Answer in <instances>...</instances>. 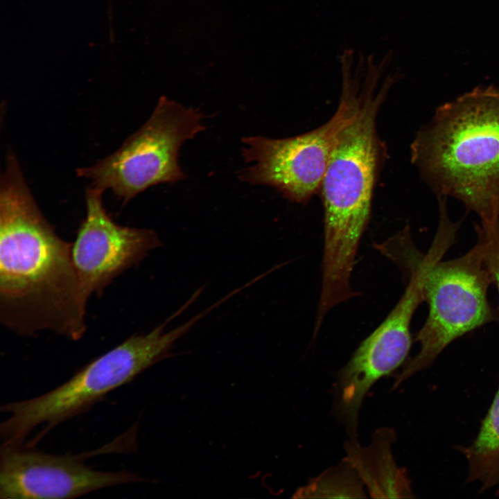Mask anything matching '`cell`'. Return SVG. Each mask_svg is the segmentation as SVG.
<instances>
[{
	"label": "cell",
	"mask_w": 499,
	"mask_h": 499,
	"mask_svg": "<svg viewBox=\"0 0 499 499\" xmlns=\"http://www.w3.org/2000/svg\"><path fill=\"white\" fill-rule=\"evenodd\" d=\"M204 118L199 110L161 96L146 123L117 150L78 168L76 174L123 204L151 186L176 183L186 177L179 164L180 147L206 128Z\"/></svg>",
	"instance_id": "obj_6"
},
{
	"label": "cell",
	"mask_w": 499,
	"mask_h": 499,
	"mask_svg": "<svg viewBox=\"0 0 499 499\" xmlns=\"http://www.w3.org/2000/svg\"><path fill=\"white\" fill-rule=\"evenodd\" d=\"M88 299L72 258L40 209L15 154L0 177V322L17 335L50 331L78 340Z\"/></svg>",
	"instance_id": "obj_1"
},
{
	"label": "cell",
	"mask_w": 499,
	"mask_h": 499,
	"mask_svg": "<svg viewBox=\"0 0 499 499\" xmlns=\"http://www.w3.org/2000/svg\"><path fill=\"white\" fill-rule=\"evenodd\" d=\"M357 91L354 80L344 78L335 113L309 132L281 139L243 138L242 155L252 165L239 173V180L272 186L293 202L310 200L319 192L337 137L352 115Z\"/></svg>",
	"instance_id": "obj_7"
},
{
	"label": "cell",
	"mask_w": 499,
	"mask_h": 499,
	"mask_svg": "<svg viewBox=\"0 0 499 499\" xmlns=\"http://www.w3.org/2000/svg\"><path fill=\"white\" fill-rule=\"evenodd\" d=\"M486 263L491 272L493 283L499 296V221L493 224H477L475 226Z\"/></svg>",
	"instance_id": "obj_14"
},
{
	"label": "cell",
	"mask_w": 499,
	"mask_h": 499,
	"mask_svg": "<svg viewBox=\"0 0 499 499\" xmlns=\"http://www.w3.org/2000/svg\"><path fill=\"white\" fill-rule=\"evenodd\" d=\"M364 484L353 465L346 458L299 488L293 497L308 498H365Z\"/></svg>",
	"instance_id": "obj_13"
},
{
	"label": "cell",
	"mask_w": 499,
	"mask_h": 499,
	"mask_svg": "<svg viewBox=\"0 0 499 499\" xmlns=\"http://www.w3.org/2000/svg\"><path fill=\"white\" fill-rule=\"evenodd\" d=\"M410 159L438 197L480 222L499 221V87L479 86L439 105L410 145Z\"/></svg>",
	"instance_id": "obj_3"
},
{
	"label": "cell",
	"mask_w": 499,
	"mask_h": 499,
	"mask_svg": "<svg viewBox=\"0 0 499 499\" xmlns=\"http://www.w3.org/2000/svg\"><path fill=\"white\" fill-rule=\"evenodd\" d=\"M103 191H85V217L72 243V258L85 297L100 295L119 275L162 245L153 229L123 226L107 213Z\"/></svg>",
	"instance_id": "obj_9"
},
{
	"label": "cell",
	"mask_w": 499,
	"mask_h": 499,
	"mask_svg": "<svg viewBox=\"0 0 499 499\" xmlns=\"http://www.w3.org/2000/svg\"><path fill=\"white\" fill-rule=\"evenodd\" d=\"M396 439L394 431L388 428L378 429L371 444L362 447L357 439L345 444L346 459L359 474L372 498H413L410 481L403 468H399L392 453Z\"/></svg>",
	"instance_id": "obj_11"
},
{
	"label": "cell",
	"mask_w": 499,
	"mask_h": 499,
	"mask_svg": "<svg viewBox=\"0 0 499 499\" xmlns=\"http://www.w3.org/2000/svg\"><path fill=\"white\" fill-rule=\"evenodd\" d=\"M406 277L408 282L401 299L338 373L336 408L351 436H356L359 411L369 389L403 365L409 353L411 320L423 295L420 273L414 271Z\"/></svg>",
	"instance_id": "obj_8"
},
{
	"label": "cell",
	"mask_w": 499,
	"mask_h": 499,
	"mask_svg": "<svg viewBox=\"0 0 499 499\" xmlns=\"http://www.w3.org/2000/svg\"><path fill=\"white\" fill-rule=\"evenodd\" d=\"M459 225L450 220L446 209H441L437 232L427 253L416 247L411 236L399 239L392 248L394 263L407 262L419 268L423 301L429 310L415 337L419 350L403 365L393 389L428 368L453 341L496 319L487 295L493 278L480 244L477 241L458 258L441 261L453 244Z\"/></svg>",
	"instance_id": "obj_4"
},
{
	"label": "cell",
	"mask_w": 499,
	"mask_h": 499,
	"mask_svg": "<svg viewBox=\"0 0 499 499\" xmlns=\"http://www.w3.org/2000/svg\"><path fill=\"white\" fill-rule=\"evenodd\" d=\"M24 445H2L1 499L75 498L145 479L125 471L91 469L80 455H53Z\"/></svg>",
	"instance_id": "obj_10"
},
{
	"label": "cell",
	"mask_w": 499,
	"mask_h": 499,
	"mask_svg": "<svg viewBox=\"0 0 499 499\" xmlns=\"http://www.w3.org/2000/svg\"><path fill=\"white\" fill-rule=\"evenodd\" d=\"M176 311L148 333L135 334L89 362L70 379L36 397L1 405L8 414L1 423L3 445H23L37 427H43L33 447L49 430L88 410L114 389L132 381L157 362L171 356L174 343L199 321L198 316L168 331L165 326Z\"/></svg>",
	"instance_id": "obj_5"
},
{
	"label": "cell",
	"mask_w": 499,
	"mask_h": 499,
	"mask_svg": "<svg viewBox=\"0 0 499 499\" xmlns=\"http://www.w3.org/2000/svg\"><path fill=\"white\" fill-rule=\"evenodd\" d=\"M459 449L468 465L467 482H477L480 491L499 485V387L476 437Z\"/></svg>",
	"instance_id": "obj_12"
},
{
	"label": "cell",
	"mask_w": 499,
	"mask_h": 499,
	"mask_svg": "<svg viewBox=\"0 0 499 499\" xmlns=\"http://www.w3.org/2000/svg\"><path fill=\"white\" fill-rule=\"evenodd\" d=\"M368 69L358 90L351 118L338 134L319 192L324 209L322 290L344 296L353 288L351 274L369 224L375 184L385 156L377 116L397 74Z\"/></svg>",
	"instance_id": "obj_2"
}]
</instances>
